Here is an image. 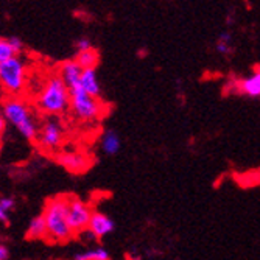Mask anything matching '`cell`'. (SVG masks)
Instances as JSON below:
<instances>
[{"label":"cell","instance_id":"1","mask_svg":"<svg viewBox=\"0 0 260 260\" xmlns=\"http://www.w3.org/2000/svg\"><path fill=\"white\" fill-rule=\"evenodd\" d=\"M69 102H70L69 87L62 83V80L58 77L56 72L50 74L42 81L35 99V105L39 112H42L44 115H53V117H59L66 114L69 111Z\"/></svg>","mask_w":260,"mask_h":260},{"label":"cell","instance_id":"2","mask_svg":"<svg viewBox=\"0 0 260 260\" xmlns=\"http://www.w3.org/2000/svg\"><path fill=\"white\" fill-rule=\"evenodd\" d=\"M0 115L4 120L20 133L27 140L35 142L39 131V122L35 114V109L22 97H7L0 105Z\"/></svg>","mask_w":260,"mask_h":260},{"label":"cell","instance_id":"3","mask_svg":"<svg viewBox=\"0 0 260 260\" xmlns=\"http://www.w3.org/2000/svg\"><path fill=\"white\" fill-rule=\"evenodd\" d=\"M30 66L22 55L0 64V92L7 97H22L30 84Z\"/></svg>","mask_w":260,"mask_h":260},{"label":"cell","instance_id":"4","mask_svg":"<svg viewBox=\"0 0 260 260\" xmlns=\"http://www.w3.org/2000/svg\"><path fill=\"white\" fill-rule=\"evenodd\" d=\"M67 204L69 197L62 195L52 198L45 206L42 217L47 226V237L52 242H67L74 235L67 224Z\"/></svg>","mask_w":260,"mask_h":260},{"label":"cell","instance_id":"5","mask_svg":"<svg viewBox=\"0 0 260 260\" xmlns=\"http://www.w3.org/2000/svg\"><path fill=\"white\" fill-rule=\"evenodd\" d=\"M69 92H70L69 109L72 111L75 119L86 123L102 119L105 114V106L100 102V99L89 95L80 86L70 89Z\"/></svg>","mask_w":260,"mask_h":260},{"label":"cell","instance_id":"6","mask_svg":"<svg viewBox=\"0 0 260 260\" xmlns=\"http://www.w3.org/2000/svg\"><path fill=\"white\" fill-rule=\"evenodd\" d=\"M36 142L44 150H56L64 142V126L59 117L47 115L42 125L39 126Z\"/></svg>","mask_w":260,"mask_h":260},{"label":"cell","instance_id":"7","mask_svg":"<svg viewBox=\"0 0 260 260\" xmlns=\"http://www.w3.org/2000/svg\"><path fill=\"white\" fill-rule=\"evenodd\" d=\"M92 215L90 207L80 201L78 198L69 197V204H67V224L72 231V234H80L81 231L87 229L89 220Z\"/></svg>","mask_w":260,"mask_h":260},{"label":"cell","instance_id":"8","mask_svg":"<svg viewBox=\"0 0 260 260\" xmlns=\"http://www.w3.org/2000/svg\"><path fill=\"white\" fill-rule=\"evenodd\" d=\"M234 92L235 93H242L249 99H258L260 95V70L255 69L254 72L242 80L234 81Z\"/></svg>","mask_w":260,"mask_h":260},{"label":"cell","instance_id":"9","mask_svg":"<svg viewBox=\"0 0 260 260\" xmlns=\"http://www.w3.org/2000/svg\"><path fill=\"white\" fill-rule=\"evenodd\" d=\"M83 69L78 66V62L75 59H69L64 61L62 64H59L56 74L58 77L62 80V83L70 89H74L77 86H80V77H81Z\"/></svg>","mask_w":260,"mask_h":260},{"label":"cell","instance_id":"10","mask_svg":"<svg viewBox=\"0 0 260 260\" xmlns=\"http://www.w3.org/2000/svg\"><path fill=\"white\" fill-rule=\"evenodd\" d=\"M87 229L95 235L97 239H103L115 229V223L112 218L102 214V212H92Z\"/></svg>","mask_w":260,"mask_h":260},{"label":"cell","instance_id":"11","mask_svg":"<svg viewBox=\"0 0 260 260\" xmlns=\"http://www.w3.org/2000/svg\"><path fill=\"white\" fill-rule=\"evenodd\" d=\"M56 160L64 169H67L69 172H74V173L84 172L89 167V159L86 156H83L81 153H61V154H58Z\"/></svg>","mask_w":260,"mask_h":260},{"label":"cell","instance_id":"12","mask_svg":"<svg viewBox=\"0 0 260 260\" xmlns=\"http://www.w3.org/2000/svg\"><path fill=\"white\" fill-rule=\"evenodd\" d=\"M80 87L86 93H89V95L100 99L102 84H100V80L97 77L95 69H83L81 77H80Z\"/></svg>","mask_w":260,"mask_h":260},{"label":"cell","instance_id":"13","mask_svg":"<svg viewBox=\"0 0 260 260\" xmlns=\"http://www.w3.org/2000/svg\"><path fill=\"white\" fill-rule=\"evenodd\" d=\"M23 53V44L19 38H0V64Z\"/></svg>","mask_w":260,"mask_h":260},{"label":"cell","instance_id":"14","mask_svg":"<svg viewBox=\"0 0 260 260\" xmlns=\"http://www.w3.org/2000/svg\"><path fill=\"white\" fill-rule=\"evenodd\" d=\"M100 145H102V151L108 156H115L117 153L120 151L122 148V140L120 136L117 134L112 129H108L102 134V140H100Z\"/></svg>","mask_w":260,"mask_h":260},{"label":"cell","instance_id":"15","mask_svg":"<svg viewBox=\"0 0 260 260\" xmlns=\"http://www.w3.org/2000/svg\"><path fill=\"white\" fill-rule=\"evenodd\" d=\"M25 237L28 240H39V239L47 237V226H45L42 215H38L30 221L27 232H25Z\"/></svg>","mask_w":260,"mask_h":260},{"label":"cell","instance_id":"16","mask_svg":"<svg viewBox=\"0 0 260 260\" xmlns=\"http://www.w3.org/2000/svg\"><path fill=\"white\" fill-rule=\"evenodd\" d=\"M74 260H111V254L103 246H95L75 254Z\"/></svg>","mask_w":260,"mask_h":260},{"label":"cell","instance_id":"17","mask_svg":"<svg viewBox=\"0 0 260 260\" xmlns=\"http://www.w3.org/2000/svg\"><path fill=\"white\" fill-rule=\"evenodd\" d=\"M75 61L78 62L81 69H95V66L99 64V53L93 49L83 50V52H78Z\"/></svg>","mask_w":260,"mask_h":260},{"label":"cell","instance_id":"18","mask_svg":"<svg viewBox=\"0 0 260 260\" xmlns=\"http://www.w3.org/2000/svg\"><path fill=\"white\" fill-rule=\"evenodd\" d=\"M229 42H231V36H229L228 33H223V35H221V38H220V41H218L217 50H218L220 53H223V55L229 53V50H231Z\"/></svg>","mask_w":260,"mask_h":260},{"label":"cell","instance_id":"19","mask_svg":"<svg viewBox=\"0 0 260 260\" xmlns=\"http://www.w3.org/2000/svg\"><path fill=\"white\" fill-rule=\"evenodd\" d=\"M89 49H92V42H90L87 38H81V39H78V42H77V50H78V52L89 50Z\"/></svg>","mask_w":260,"mask_h":260},{"label":"cell","instance_id":"20","mask_svg":"<svg viewBox=\"0 0 260 260\" xmlns=\"http://www.w3.org/2000/svg\"><path fill=\"white\" fill-rule=\"evenodd\" d=\"M0 221L10 224V210H7L2 204H0Z\"/></svg>","mask_w":260,"mask_h":260},{"label":"cell","instance_id":"21","mask_svg":"<svg viewBox=\"0 0 260 260\" xmlns=\"http://www.w3.org/2000/svg\"><path fill=\"white\" fill-rule=\"evenodd\" d=\"M0 204H2L7 210H10V212H11L16 203H14V200H13V198H2V200H0Z\"/></svg>","mask_w":260,"mask_h":260},{"label":"cell","instance_id":"22","mask_svg":"<svg viewBox=\"0 0 260 260\" xmlns=\"http://www.w3.org/2000/svg\"><path fill=\"white\" fill-rule=\"evenodd\" d=\"M8 257H10L8 248L0 243V260H8Z\"/></svg>","mask_w":260,"mask_h":260},{"label":"cell","instance_id":"23","mask_svg":"<svg viewBox=\"0 0 260 260\" xmlns=\"http://www.w3.org/2000/svg\"><path fill=\"white\" fill-rule=\"evenodd\" d=\"M5 128H7V122L4 120V117L0 115V136L5 133Z\"/></svg>","mask_w":260,"mask_h":260}]
</instances>
